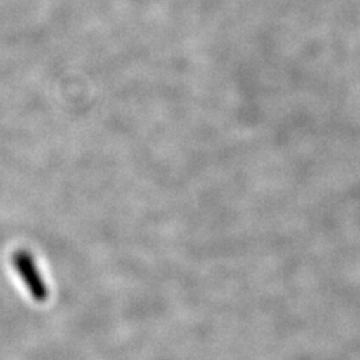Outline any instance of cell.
Instances as JSON below:
<instances>
[{"label": "cell", "instance_id": "1", "mask_svg": "<svg viewBox=\"0 0 360 360\" xmlns=\"http://www.w3.org/2000/svg\"><path fill=\"white\" fill-rule=\"evenodd\" d=\"M13 264L16 272L20 275L23 283L26 284L31 296L38 302H44L50 292L34 257L28 251L20 250L13 254Z\"/></svg>", "mask_w": 360, "mask_h": 360}]
</instances>
